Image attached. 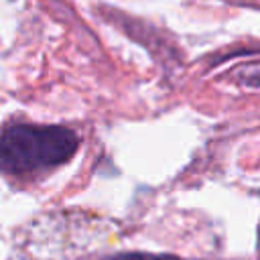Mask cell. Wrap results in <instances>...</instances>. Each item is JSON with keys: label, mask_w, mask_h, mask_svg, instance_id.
Masks as SVG:
<instances>
[{"label": "cell", "mask_w": 260, "mask_h": 260, "mask_svg": "<svg viewBox=\"0 0 260 260\" xmlns=\"http://www.w3.org/2000/svg\"><path fill=\"white\" fill-rule=\"evenodd\" d=\"M79 136L65 126L8 124L0 130V171L24 177L55 169L77 152Z\"/></svg>", "instance_id": "cell-1"}, {"label": "cell", "mask_w": 260, "mask_h": 260, "mask_svg": "<svg viewBox=\"0 0 260 260\" xmlns=\"http://www.w3.org/2000/svg\"><path fill=\"white\" fill-rule=\"evenodd\" d=\"M93 260H193V258H183L177 254H156V252H110Z\"/></svg>", "instance_id": "cell-2"}, {"label": "cell", "mask_w": 260, "mask_h": 260, "mask_svg": "<svg viewBox=\"0 0 260 260\" xmlns=\"http://www.w3.org/2000/svg\"><path fill=\"white\" fill-rule=\"evenodd\" d=\"M256 250H258V254H260V223H258V242H256Z\"/></svg>", "instance_id": "cell-3"}]
</instances>
